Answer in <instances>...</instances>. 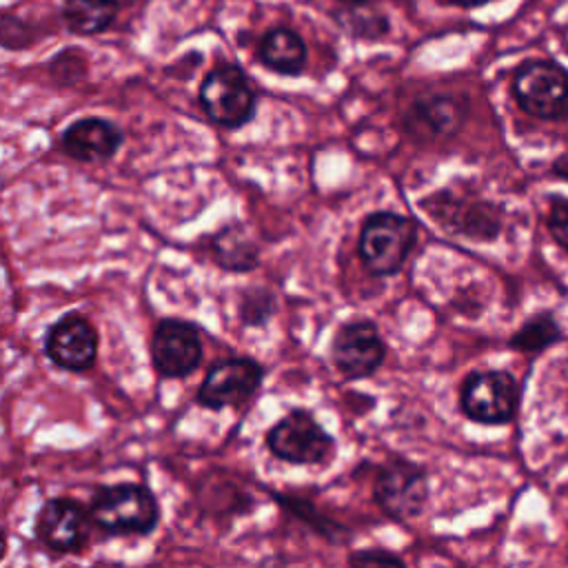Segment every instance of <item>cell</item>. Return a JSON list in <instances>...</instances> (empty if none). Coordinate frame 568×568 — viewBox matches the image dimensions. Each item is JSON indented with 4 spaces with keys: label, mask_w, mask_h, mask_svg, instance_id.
Wrapping results in <instances>:
<instances>
[{
    "label": "cell",
    "mask_w": 568,
    "mask_h": 568,
    "mask_svg": "<svg viewBox=\"0 0 568 568\" xmlns=\"http://www.w3.org/2000/svg\"><path fill=\"white\" fill-rule=\"evenodd\" d=\"M91 521L106 535H149L160 521V504L144 484H109L93 490Z\"/></svg>",
    "instance_id": "6da1fadb"
},
{
    "label": "cell",
    "mask_w": 568,
    "mask_h": 568,
    "mask_svg": "<svg viewBox=\"0 0 568 568\" xmlns=\"http://www.w3.org/2000/svg\"><path fill=\"white\" fill-rule=\"evenodd\" d=\"M417 244V224L393 211H377L362 224L357 255L364 268L377 277L402 271Z\"/></svg>",
    "instance_id": "7a4b0ae2"
},
{
    "label": "cell",
    "mask_w": 568,
    "mask_h": 568,
    "mask_svg": "<svg viewBox=\"0 0 568 568\" xmlns=\"http://www.w3.org/2000/svg\"><path fill=\"white\" fill-rule=\"evenodd\" d=\"M197 100L206 118L224 129L248 124L257 109V93L237 64L211 69L200 84Z\"/></svg>",
    "instance_id": "3957f363"
},
{
    "label": "cell",
    "mask_w": 568,
    "mask_h": 568,
    "mask_svg": "<svg viewBox=\"0 0 568 568\" xmlns=\"http://www.w3.org/2000/svg\"><path fill=\"white\" fill-rule=\"evenodd\" d=\"M521 399L519 382L508 371H473L459 386L462 413L484 426L513 422Z\"/></svg>",
    "instance_id": "277c9868"
},
{
    "label": "cell",
    "mask_w": 568,
    "mask_h": 568,
    "mask_svg": "<svg viewBox=\"0 0 568 568\" xmlns=\"http://www.w3.org/2000/svg\"><path fill=\"white\" fill-rule=\"evenodd\" d=\"M266 448L282 462L317 466L333 455L335 437L308 410L293 408L268 428Z\"/></svg>",
    "instance_id": "5b68a950"
},
{
    "label": "cell",
    "mask_w": 568,
    "mask_h": 568,
    "mask_svg": "<svg viewBox=\"0 0 568 568\" xmlns=\"http://www.w3.org/2000/svg\"><path fill=\"white\" fill-rule=\"evenodd\" d=\"M517 104L539 120L568 118V73L550 60H528L513 78Z\"/></svg>",
    "instance_id": "8992f818"
},
{
    "label": "cell",
    "mask_w": 568,
    "mask_h": 568,
    "mask_svg": "<svg viewBox=\"0 0 568 568\" xmlns=\"http://www.w3.org/2000/svg\"><path fill=\"white\" fill-rule=\"evenodd\" d=\"M373 499L384 515L397 521L419 517L428 501L426 470L402 457L384 462L373 481Z\"/></svg>",
    "instance_id": "52a82bcc"
},
{
    "label": "cell",
    "mask_w": 568,
    "mask_h": 568,
    "mask_svg": "<svg viewBox=\"0 0 568 568\" xmlns=\"http://www.w3.org/2000/svg\"><path fill=\"white\" fill-rule=\"evenodd\" d=\"M428 215L448 233L475 242H490L501 233V211L486 200H464L453 191H437L422 202Z\"/></svg>",
    "instance_id": "ba28073f"
},
{
    "label": "cell",
    "mask_w": 568,
    "mask_h": 568,
    "mask_svg": "<svg viewBox=\"0 0 568 568\" xmlns=\"http://www.w3.org/2000/svg\"><path fill=\"white\" fill-rule=\"evenodd\" d=\"M386 357V344L375 322H344L331 342V362L346 379L371 377Z\"/></svg>",
    "instance_id": "9c48e42d"
},
{
    "label": "cell",
    "mask_w": 568,
    "mask_h": 568,
    "mask_svg": "<svg viewBox=\"0 0 568 568\" xmlns=\"http://www.w3.org/2000/svg\"><path fill=\"white\" fill-rule=\"evenodd\" d=\"M151 359L166 379L189 377L202 362V337L195 324L180 317H164L151 337Z\"/></svg>",
    "instance_id": "30bf717a"
},
{
    "label": "cell",
    "mask_w": 568,
    "mask_h": 568,
    "mask_svg": "<svg viewBox=\"0 0 568 568\" xmlns=\"http://www.w3.org/2000/svg\"><path fill=\"white\" fill-rule=\"evenodd\" d=\"M264 366L251 357H229L215 362L197 390V402L206 408L222 410L246 402L262 384Z\"/></svg>",
    "instance_id": "8fae6325"
},
{
    "label": "cell",
    "mask_w": 568,
    "mask_h": 568,
    "mask_svg": "<svg viewBox=\"0 0 568 568\" xmlns=\"http://www.w3.org/2000/svg\"><path fill=\"white\" fill-rule=\"evenodd\" d=\"M44 355L62 371L84 373L95 364L98 331L82 313H64L44 333Z\"/></svg>",
    "instance_id": "7c38bea8"
},
{
    "label": "cell",
    "mask_w": 568,
    "mask_h": 568,
    "mask_svg": "<svg viewBox=\"0 0 568 568\" xmlns=\"http://www.w3.org/2000/svg\"><path fill=\"white\" fill-rule=\"evenodd\" d=\"M91 513L69 497H53L44 501L36 517L38 539L53 552H80L89 539Z\"/></svg>",
    "instance_id": "4fadbf2b"
},
{
    "label": "cell",
    "mask_w": 568,
    "mask_h": 568,
    "mask_svg": "<svg viewBox=\"0 0 568 568\" xmlns=\"http://www.w3.org/2000/svg\"><path fill=\"white\" fill-rule=\"evenodd\" d=\"M468 113V104L455 95L435 93L417 98L406 111V131L417 140H442L455 135Z\"/></svg>",
    "instance_id": "5bb4252c"
},
{
    "label": "cell",
    "mask_w": 568,
    "mask_h": 568,
    "mask_svg": "<svg viewBox=\"0 0 568 568\" xmlns=\"http://www.w3.org/2000/svg\"><path fill=\"white\" fill-rule=\"evenodd\" d=\"M124 142L122 129L98 115L80 118L71 122L62 135L60 144L67 155H71L78 162H104L111 160Z\"/></svg>",
    "instance_id": "9a60e30c"
},
{
    "label": "cell",
    "mask_w": 568,
    "mask_h": 568,
    "mask_svg": "<svg viewBox=\"0 0 568 568\" xmlns=\"http://www.w3.org/2000/svg\"><path fill=\"white\" fill-rule=\"evenodd\" d=\"M260 62L280 75H300L306 69V42L288 27L266 31L257 44Z\"/></svg>",
    "instance_id": "2e32d148"
},
{
    "label": "cell",
    "mask_w": 568,
    "mask_h": 568,
    "mask_svg": "<svg viewBox=\"0 0 568 568\" xmlns=\"http://www.w3.org/2000/svg\"><path fill=\"white\" fill-rule=\"evenodd\" d=\"M211 253L217 266L231 273H246L253 271L260 262L257 246L248 237L242 224H226L222 226L211 240Z\"/></svg>",
    "instance_id": "e0dca14e"
},
{
    "label": "cell",
    "mask_w": 568,
    "mask_h": 568,
    "mask_svg": "<svg viewBox=\"0 0 568 568\" xmlns=\"http://www.w3.org/2000/svg\"><path fill=\"white\" fill-rule=\"evenodd\" d=\"M120 13V0H64L62 20L78 36L106 31Z\"/></svg>",
    "instance_id": "ac0fdd59"
},
{
    "label": "cell",
    "mask_w": 568,
    "mask_h": 568,
    "mask_svg": "<svg viewBox=\"0 0 568 568\" xmlns=\"http://www.w3.org/2000/svg\"><path fill=\"white\" fill-rule=\"evenodd\" d=\"M564 339V328L559 326V322L555 320V315L550 311H539L535 315H530L508 339V346L519 351V353H528V355H537L555 344H559Z\"/></svg>",
    "instance_id": "d6986e66"
},
{
    "label": "cell",
    "mask_w": 568,
    "mask_h": 568,
    "mask_svg": "<svg viewBox=\"0 0 568 568\" xmlns=\"http://www.w3.org/2000/svg\"><path fill=\"white\" fill-rule=\"evenodd\" d=\"M342 29L357 40H379L390 31V22L384 13L373 11L371 4L364 7H344L337 13Z\"/></svg>",
    "instance_id": "ffe728a7"
},
{
    "label": "cell",
    "mask_w": 568,
    "mask_h": 568,
    "mask_svg": "<svg viewBox=\"0 0 568 568\" xmlns=\"http://www.w3.org/2000/svg\"><path fill=\"white\" fill-rule=\"evenodd\" d=\"M275 313V297L271 291L255 286L242 293L240 300V317L246 326H262Z\"/></svg>",
    "instance_id": "44dd1931"
},
{
    "label": "cell",
    "mask_w": 568,
    "mask_h": 568,
    "mask_svg": "<svg viewBox=\"0 0 568 568\" xmlns=\"http://www.w3.org/2000/svg\"><path fill=\"white\" fill-rule=\"evenodd\" d=\"M546 224H548V231H550L552 240L564 251H568V197H564V195L552 197Z\"/></svg>",
    "instance_id": "7402d4cb"
},
{
    "label": "cell",
    "mask_w": 568,
    "mask_h": 568,
    "mask_svg": "<svg viewBox=\"0 0 568 568\" xmlns=\"http://www.w3.org/2000/svg\"><path fill=\"white\" fill-rule=\"evenodd\" d=\"M29 42H31V24H27L24 20L4 11L2 13V44H4V49L29 47Z\"/></svg>",
    "instance_id": "603a6c76"
},
{
    "label": "cell",
    "mask_w": 568,
    "mask_h": 568,
    "mask_svg": "<svg viewBox=\"0 0 568 568\" xmlns=\"http://www.w3.org/2000/svg\"><path fill=\"white\" fill-rule=\"evenodd\" d=\"M351 566H373V564H386V566H404V559L390 550L384 548H362L348 555Z\"/></svg>",
    "instance_id": "cb8c5ba5"
},
{
    "label": "cell",
    "mask_w": 568,
    "mask_h": 568,
    "mask_svg": "<svg viewBox=\"0 0 568 568\" xmlns=\"http://www.w3.org/2000/svg\"><path fill=\"white\" fill-rule=\"evenodd\" d=\"M550 171H552L557 178H561V180H568V153L559 155V158L552 162Z\"/></svg>",
    "instance_id": "d4e9b609"
},
{
    "label": "cell",
    "mask_w": 568,
    "mask_h": 568,
    "mask_svg": "<svg viewBox=\"0 0 568 568\" xmlns=\"http://www.w3.org/2000/svg\"><path fill=\"white\" fill-rule=\"evenodd\" d=\"M335 2H339L342 7H364V4H373L377 0H335Z\"/></svg>",
    "instance_id": "484cf974"
},
{
    "label": "cell",
    "mask_w": 568,
    "mask_h": 568,
    "mask_svg": "<svg viewBox=\"0 0 568 568\" xmlns=\"http://www.w3.org/2000/svg\"><path fill=\"white\" fill-rule=\"evenodd\" d=\"M450 2L462 4V7H477V4H484V2H488V0H450Z\"/></svg>",
    "instance_id": "4316f807"
}]
</instances>
